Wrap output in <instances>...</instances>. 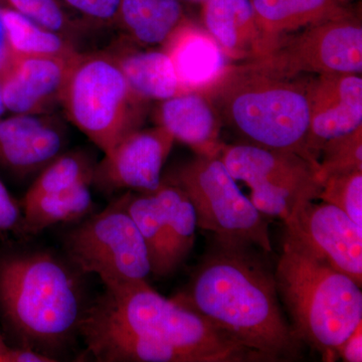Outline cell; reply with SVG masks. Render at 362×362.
<instances>
[{
	"instance_id": "cell-8",
	"label": "cell",
	"mask_w": 362,
	"mask_h": 362,
	"mask_svg": "<svg viewBox=\"0 0 362 362\" xmlns=\"http://www.w3.org/2000/svg\"><path fill=\"white\" fill-rule=\"evenodd\" d=\"M220 158L237 181L252 189V204L266 216L286 221L318 197V164L295 152L242 142L223 144Z\"/></svg>"
},
{
	"instance_id": "cell-31",
	"label": "cell",
	"mask_w": 362,
	"mask_h": 362,
	"mask_svg": "<svg viewBox=\"0 0 362 362\" xmlns=\"http://www.w3.org/2000/svg\"><path fill=\"white\" fill-rule=\"evenodd\" d=\"M21 223L23 209L0 180V232H11L21 228Z\"/></svg>"
},
{
	"instance_id": "cell-3",
	"label": "cell",
	"mask_w": 362,
	"mask_h": 362,
	"mask_svg": "<svg viewBox=\"0 0 362 362\" xmlns=\"http://www.w3.org/2000/svg\"><path fill=\"white\" fill-rule=\"evenodd\" d=\"M276 286L301 341L334 361L337 349L362 323L361 286L286 233Z\"/></svg>"
},
{
	"instance_id": "cell-29",
	"label": "cell",
	"mask_w": 362,
	"mask_h": 362,
	"mask_svg": "<svg viewBox=\"0 0 362 362\" xmlns=\"http://www.w3.org/2000/svg\"><path fill=\"white\" fill-rule=\"evenodd\" d=\"M317 199L341 209L362 228V170L328 176Z\"/></svg>"
},
{
	"instance_id": "cell-21",
	"label": "cell",
	"mask_w": 362,
	"mask_h": 362,
	"mask_svg": "<svg viewBox=\"0 0 362 362\" xmlns=\"http://www.w3.org/2000/svg\"><path fill=\"white\" fill-rule=\"evenodd\" d=\"M264 33L279 40L314 23L347 13L351 0H250Z\"/></svg>"
},
{
	"instance_id": "cell-26",
	"label": "cell",
	"mask_w": 362,
	"mask_h": 362,
	"mask_svg": "<svg viewBox=\"0 0 362 362\" xmlns=\"http://www.w3.org/2000/svg\"><path fill=\"white\" fill-rule=\"evenodd\" d=\"M96 164L94 157L85 150L63 152L40 171L23 202L32 201L40 195L65 192L84 183L92 185Z\"/></svg>"
},
{
	"instance_id": "cell-16",
	"label": "cell",
	"mask_w": 362,
	"mask_h": 362,
	"mask_svg": "<svg viewBox=\"0 0 362 362\" xmlns=\"http://www.w3.org/2000/svg\"><path fill=\"white\" fill-rule=\"evenodd\" d=\"M202 20L228 61H258L275 49L250 0H206L202 4Z\"/></svg>"
},
{
	"instance_id": "cell-24",
	"label": "cell",
	"mask_w": 362,
	"mask_h": 362,
	"mask_svg": "<svg viewBox=\"0 0 362 362\" xmlns=\"http://www.w3.org/2000/svg\"><path fill=\"white\" fill-rule=\"evenodd\" d=\"M94 206L90 183L65 192L40 195L32 201L23 202L21 228L26 233L35 235L49 226L85 218Z\"/></svg>"
},
{
	"instance_id": "cell-14",
	"label": "cell",
	"mask_w": 362,
	"mask_h": 362,
	"mask_svg": "<svg viewBox=\"0 0 362 362\" xmlns=\"http://www.w3.org/2000/svg\"><path fill=\"white\" fill-rule=\"evenodd\" d=\"M309 106L307 151L318 163L326 142L362 127L361 75L337 73L312 77Z\"/></svg>"
},
{
	"instance_id": "cell-30",
	"label": "cell",
	"mask_w": 362,
	"mask_h": 362,
	"mask_svg": "<svg viewBox=\"0 0 362 362\" xmlns=\"http://www.w3.org/2000/svg\"><path fill=\"white\" fill-rule=\"evenodd\" d=\"M95 30L114 28L121 0H61Z\"/></svg>"
},
{
	"instance_id": "cell-22",
	"label": "cell",
	"mask_w": 362,
	"mask_h": 362,
	"mask_svg": "<svg viewBox=\"0 0 362 362\" xmlns=\"http://www.w3.org/2000/svg\"><path fill=\"white\" fill-rule=\"evenodd\" d=\"M6 54L11 56H71L82 52L78 42L37 25L18 11L0 6Z\"/></svg>"
},
{
	"instance_id": "cell-1",
	"label": "cell",
	"mask_w": 362,
	"mask_h": 362,
	"mask_svg": "<svg viewBox=\"0 0 362 362\" xmlns=\"http://www.w3.org/2000/svg\"><path fill=\"white\" fill-rule=\"evenodd\" d=\"M246 249L220 245L187 290L173 299L201 314L259 361H294L302 341L279 304L275 278Z\"/></svg>"
},
{
	"instance_id": "cell-18",
	"label": "cell",
	"mask_w": 362,
	"mask_h": 362,
	"mask_svg": "<svg viewBox=\"0 0 362 362\" xmlns=\"http://www.w3.org/2000/svg\"><path fill=\"white\" fill-rule=\"evenodd\" d=\"M154 119L157 126L168 131L176 141L189 146L197 156H220L223 125L202 93H187L159 102Z\"/></svg>"
},
{
	"instance_id": "cell-17",
	"label": "cell",
	"mask_w": 362,
	"mask_h": 362,
	"mask_svg": "<svg viewBox=\"0 0 362 362\" xmlns=\"http://www.w3.org/2000/svg\"><path fill=\"white\" fill-rule=\"evenodd\" d=\"M160 47L173 63L182 94L202 93L228 65V59L218 42L204 26L187 18Z\"/></svg>"
},
{
	"instance_id": "cell-2",
	"label": "cell",
	"mask_w": 362,
	"mask_h": 362,
	"mask_svg": "<svg viewBox=\"0 0 362 362\" xmlns=\"http://www.w3.org/2000/svg\"><path fill=\"white\" fill-rule=\"evenodd\" d=\"M311 78L286 75L258 59L228 64L202 93L216 109L221 125L244 142L295 152L318 164L309 156L306 145Z\"/></svg>"
},
{
	"instance_id": "cell-5",
	"label": "cell",
	"mask_w": 362,
	"mask_h": 362,
	"mask_svg": "<svg viewBox=\"0 0 362 362\" xmlns=\"http://www.w3.org/2000/svg\"><path fill=\"white\" fill-rule=\"evenodd\" d=\"M87 313L180 350L194 362L259 361L201 314L161 296L147 281L107 290Z\"/></svg>"
},
{
	"instance_id": "cell-4",
	"label": "cell",
	"mask_w": 362,
	"mask_h": 362,
	"mask_svg": "<svg viewBox=\"0 0 362 362\" xmlns=\"http://www.w3.org/2000/svg\"><path fill=\"white\" fill-rule=\"evenodd\" d=\"M0 306L23 346L35 350L57 346L78 329L83 318L70 271L45 252L0 264Z\"/></svg>"
},
{
	"instance_id": "cell-10",
	"label": "cell",
	"mask_w": 362,
	"mask_h": 362,
	"mask_svg": "<svg viewBox=\"0 0 362 362\" xmlns=\"http://www.w3.org/2000/svg\"><path fill=\"white\" fill-rule=\"evenodd\" d=\"M261 61L289 76L361 75V13L352 7L337 18L286 35Z\"/></svg>"
},
{
	"instance_id": "cell-36",
	"label": "cell",
	"mask_w": 362,
	"mask_h": 362,
	"mask_svg": "<svg viewBox=\"0 0 362 362\" xmlns=\"http://www.w3.org/2000/svg\"><path fill=\"white\" fill-rule=\"evenodd\" d=\"M6 106H4V99H2L1 90H0V118H1V117H4V113H6Z\"/></svg>"
},
{
	"instance_id": "cell-6",
	"label": "cell",
	"mask_w": 362,
	"mask_h": 362,
	"mask_svg": "<svg viewBox=\"0 0 362 362\" xmlns=\"http://www.w3.org/2000/svg\"><path fill=\"white\" fill-rule=\"evenodd\" d=\"M149 102L138 96L105 51L81 52L61 106L66 118L105 153L142 128Z\"/></svg>"
},
{
	"instance_id": "cell-13",
	"label": "cell",
	"mask_w": 362,
	"mask_h": 362,
	"mask_svg": "<svg viewBox=\"0 0 362 362\" xmlns=\"http://www.w3.org/2000/svg\"><path fill=\"white\" fill-rule=\"evenodd\" d=\"M81 52L71 56H11L0 63V90L11 114L52 113Z\"/></svg>"
},
{
	"instance_id": "cell-37",
	"label": "cell",
	"mask_w": 362,
	"mask_h": 362,
	"mask_svg": "<svg viewBox=\"0 0 362 362\" xmlns=\"http://www.w3.org/2000/svg\"><path fill=\"white\" fill-rule=\"evenodd\" d=\"M188 1H192V2H199V4H204V2H206V0H188Z\"/></svg>"
},
{
	"instance_id": "cell-32",
	"label": "cell",
	"mask_w": 362,
	"mask_h": 362,
	"mask_svg": "<svg viewBox=\"0 0 362 362\" xmlns=\"http://www.w3.org/2000/svg\"><path fill=\"white\" fill-rule=\"evenodd\" d=\"M337 354L346 362L362 361V323L338 347Z\"/></svg>"
},
{
	"instance_id": "cell-20",
	"label": "cell",
	"mask_w": 362,
	"mask_h": 362,
	"mask_svg": "<svg viewBox=\"0 0 362 362\" xmlns=\"http://www.w3.org/2000/svg\"><path fill=\"white\" fill-rule=\"evenodd\" d=\"M185 18L180 0H121L114 28L139 47H161Z\"/></svg>"
},
{
	"instance_id": "cell-28",
	"label": "cell",
	"mask_w": 362,
	"mask_h": 362,
	"mask_svg": "<svg viewBox=\"0 0 362 362\" xmlns=\"http://www.w3.org/2000/svg\"><path fill=\"white\" fill-rule=\"evenodd\" d=\"M318 178L362 170V127L326 142L319 156Z\"/></svg>"
},
{
	"instance_id": "cell-33",
	"label": "cell",
	"mask_w": 362,
	"mask_h": 362,
	"mask_svg": "<svg viewBox=\"0 0 362 362\" xmlns=\"http://www.w3.org/2000/svg\"><path fill=\"white\" fill-rule=\"evenodd\" d=\"M51 356L40 354L30 347H9L7 349L4 362H52Z\"/></svg>"
},
{
	"instance_id": "cell-7",
	"label": "cell",
	"mask_w": 362,
	"mask_h": 362,
	"mask_svg": "<svg viewBox=\"0 0 362 362\" xmlns=\"http://www.w3.org/2000/svg\"><path fill=\"white\" fill-rule=\"evenodd\" d=\"M162 180L187 194L197 226L214 233L221 246L273 251L266 216L243 194L220 156H197Z\"/></svg>"
},
{
	"instance_id": "cell-19",
	"label": "cell",
	"mask_w": 362,
	"mask_h": 362,
	"mask_svg": "<svg viewBox=\"0 0 362 362\" xmlns=\"http://www.w3.org/2000/svg\"><path fill=\"white\" fill-rule=\"evenodd\" d=\"M106 51L145 101L162 102L182 94L173 63L161 47H139L120 37Z\"/></svg>"
},
{
	"instance_id": "cell-23",
	"label": "cell",
	"mask_w": 362,
	"mask_h": 362,
	"mask_svg": "<svg viewBox=\"0 0 362 362\" xmlns=\"http://www.w3.org/2000/svg\"><path fill=\"white\" fill-rule=\"evenodd\" d=\"M141 233L148 251L152 274L166 277L175 272L165 223L154 192H127L119 199Z\"/></svg>"
},
{
	"instance_id": "cell-34",
	"label": "cell",
	"mask_w": 362,
	"mask_h": 362,
	"mask_svg": "<svg viewBox=\"0 0 362 362\" xmlns=\"http://www.w3.org/2000/svg\"><path fill=\"white\" fill-rule=\"evenodd\" d=\"M6 56V47H4V30H2L1 25H0V63Z\"/></svg>"
},
{
	"instance_id": "cell-15",
	"label": "cell",
	"mask_w": 362,
	"mask_h": 362,
	"mask_svg": "<svg viewBox=\"0 0 362 362\" xmlns=\"http://www.w3.org/2000/svg\"><path fill=\"white\" fill-rule=\"evenodd\" d=\"M68 129L57 114H13L0 118V166L16 176L40 173L65 152Z\"/></svg>"
},
{
	"instance_id": "cell-35",
	"label": "cell",
	"mask_w": 362,
	"mask_h": 362,
	"mask_svg": "<svg viewBox=\"0 0 362 362\" xmlns=\"http://www.w3.org/2000/svg\"><path fill=\"white\" fill-rule=\"evenodd\" d=\"M7 349H8V345L4 341L1 335H0V362H4V356H6Z\"/></svg>"
},
{
	"instance_id": "cell-11",
	"label": "cell",
	"mask_w": 362,
	"mask_h": 362,
	"mask_svg": "<svg viewBox=\"0 0 362 362\" xmlns=\"http://www.w3.org/2000/svg\"><path fill=\"white\" fill-rule=\"evenodd\" d=\"M175 140L160 126L130 133L97 162L92 185L105 194L154 192Z\"/></svg>"
},
{
	"instance_id": "cell-9",
	"label": "cell",
	"mask_w": 362,
	"mask_h": 362,
	"mask_svg": "<svg viewBox=\"0 0 362 362\" xmlns=\"http://www.w3.org/2000/svg\"><path fill=\"white\" fill-rule=\"evenodd\" d=\"M65 247L74 265L99 276L107 290L147 281L152 274L141 233L119 199L71 230Z\"/></svg>"
},
{
	"instance_id": "cell-27",
	"label": "cell",
	"mask_w": 362,
	"mask_h": 362,
	"mask_svg": "<svg viewBox=\"0 0 362 362\" xmlns=\"http://www.w3.org/2000/svg\"><path fill=\"white\" fill-rule=\"evenodd\" d=\"M7 7L37 25L78 42L95 30L89 23L70 11L61 0H1Z\"/></svg>"
},
{
	"instance_id": "cell-12",
	"label": "cell",
	"mask_w": 362,
	"mask_h": 362,
	"mask_svg": "<svg viewBox=\"0 0 362 362\" xmlns=\"http://www.w3.org/2000/svg\"><path fill=\"white\" fill-rule=\"evenodd\" d=\"M286 233L331 267L362 284V228L327 202L304 204L284 221Z\"/></svg>"
},
{
	"instance_id": "cell-25",
	"label": "cell",
	"mask_w": 362,
	"mask_h": 362,
	"mask_svg": "<svg viewBox=\"0 0 362 362\" xmlns=\"http://www.w3.org/2000/svg\"><path fill=\"white\" fill-rule=\"evenodd\" d=\"M165 223L173 269L185 261L194 247L197 216L194 204L181 188L162 180L154 192Z\"/></svg>"
}]
</instances>
